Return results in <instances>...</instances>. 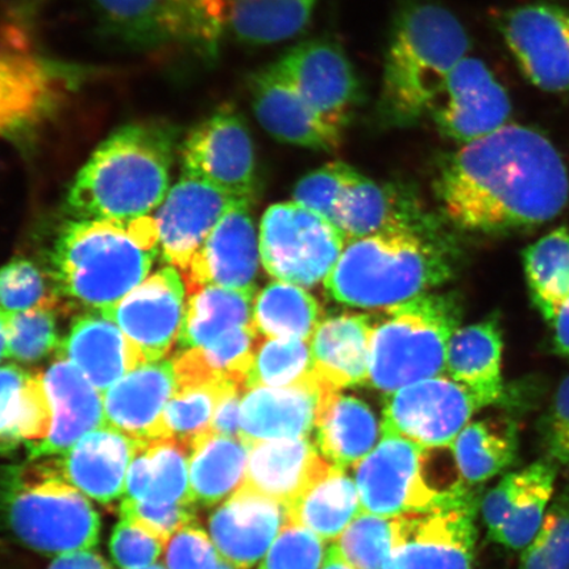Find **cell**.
Returning a JSON list of instances; mask_svg holds the SVG:
<instances>
[{"mask_svg": "<svg viewBox=\"0 0 569 569\" xmlns=\"http://www.w3.org/2000/svg\"><path fill=\"white\" fill-rule=\"evenodd\" d=\"M362 177L345 162L326 163L297 183L293 201L336 224L338 203L348 188Z\"/></svg>", "mask_w": 569, "mask_h": 569, "instance_id": "681fc988", "label": "cell"}, {"mask_svg": "<svg viewBox=\"0 0 569 569\" xmlns=\"http://www.w3.org/2000/svg\"><path fill=\"white\" fill-rule=\"evenodd\" d=\"M246 386L234 381L189 383L176 387L161 418V438H176L193 445L210 431L213 412L222 397Z\"/></svg>", "mask_w": 569, "mask_h": 569, "instance_id": "7bdbcfd3", "label": "cell"}, {"mask_svg": "<svg viewBox=\"0 0 569 569\" xmlns=\"http://www.w3.org/2000/svg\"><path fill=\"white\" fill-rule=\"evenodd\" d=\"M226 30L249 46L293 39L310 23L318 0H224Z\"/></svg>", "mask_w": 569, "mask_h": 569, "instance_id": "f35d334b", "label": "cell"}, {"mask_svg": "<svg viewBox=\"0 0 569 569\" xmlns=\"http://www.w3.org/2000/svg\"><path fill=\"white\" fill-rule=\"evenodd\" d=\"M120 517L144 526L167 543L177 531L196 521L193 503L151 505L124 498L120 505Z\"/></svg>", "mask_w": 569, "mask_h": 569, "instance_id": "11a10c76", "label": "cell"}, {"mask_svg": "<svg viewBox=\"0 0 569 569\" xmlns=\"http://www.w3.org/2000/svg\"><path fill=\"white\" fill-rule=\"evenodd\" d=\"M320 569H355L348 561L343 558V555L338 549L337 545H331L329 549H327L325 555V560L322 568Z\"/></svg>", "mask_w": 569, "mask_h": 569, "instance_id": "91938a15", "label": "cell"}, {"mask_svg": "<svg viewBox=\"0 0 569 569\" xmlns=\"http://www.w3.org/2000/svg\"><path fill=\"white\" fill-rule=\"evenodd\" d=\"M465 27L445 7L415 3L397 17L383 63L376 117L383 127H411L430 116L448 76L466 59Z\"/></svg>", "mask_w": 569, "mask_h": 569, "instance_id": "277c9868", "label": "cell"}, {"mask_svg": "<svg viewBox=\"0 0 569 569\" xmlns=\"http://www.w3.org/2000/svg\"><path fill=\"white\" fill-rule=\"evenodd\" d=\"M312 373L310 341L260 336L247 389L293 386Z\"/></svg>", "mask_w": 569, "mask_h": 569, "instance_id": "ee69618b", "label": "cell"}, {"mask_svg": "<svg viewBox=\"0 0 569 569\" xmlns=\"http://www.w3.org/2000/svg\"><path fill=\"white\" fill-rule=\"evenodd\" d=\"M134 447L137 440L104 423L53 459L71 486L99 503H111L124 496Z\"/></svg>", "mask_w": 569, "mask_h": 569, "instance_id": "83f0119b", "label": "cell"}, {"mask_svg": "<svg viewBox=\"0 0 569 569\" xmlns=\"http://www.w3.org/2000/svg\"><path fill=\"white\" fill-rule=\"evenodd\" d=\"M180 156L182 174L252 201L258 183L254 146L246 120L233 107H219L191 128L181 142Z\"/></svg>", "mask_w": 569, "mask_h": 569, "instance_id": "4fadbf2b", "label": "cell"}, {"mask_svg": "<svg viewBox=\"0 0 569 569\" xmlns=\"http://www.w3.org/2000/svg\"><path fill=\"white\" fill-rule=\"evenodd\" d=\"M174 390L172 360L146 362L106 391L104 423L132 439H159L162 412Z\"/></svg>", "mask_w": 569, "mask_h": 569, "instance_id": "f1b7e54d", "label": "cell"}, {"mask_svg": "<svg viewBox=\"0 0 569 569\" xmlns=\"http://www.w3.org/2000/svg\"><path fill=\"white\" fill-rule=\"evenodd\" d=\"M48 569H111L101 555L94 551H80L60 555Z\"/></svg>", "mask_w": 569, "mask_h": 569, "instance_id": "6f0895ef", "label": "cell"}, {"mask_svg": "<svg viewBox=\"0 0 569 569\" xmlns=\"http://www.w3.org/2000/svg\"><path fill=\"white\" fill-rule=\"evenodd\" d=\"M141 569H167V567H163L161 565H154V566L141 568Z\"/></svg>", "mask_w": 569, "mask_h": 569, "instance_id": "be15d7a7", "label": "cell"}, {"mask_svg": "<svg viewBox=\"0 0 569 569\" xmlns=\"http://www.w3.org/2000/svg\"><path fill=\"white\" fill-rule=\"evenodd\" d=\"M240 202L220 220L198 249L182 279L187 290L208 287L254 289L261 261L260 239L249 212Z\"/></svg>", "mask_w": 569, "mask_h": 569, "instance_id": "7402d4cb", "label": "cell"}, {"mask_svg": "<svg viewBox=\"0 0 569 569\" xmlns=\"http://www.w3.org/2000/svg\"><path fill=\"white\" fill-rule=\"evenodd\" d=\"M325 543L317 533L288 521L270 546L260 569H320Z\"/></svg>", "mask_w": 569, "mask_h": 569, "instance_id": "f907efd6", "label": "cell"}, {"mask_svg": "<svg viewBox=\"0 0 569 569\" xmlns=\"http://www.w3.org/2000/svg\"><path fill=\"white\" fill-rule=\"evenodd\" d=\"M519 569H569V480L557 490L536 537L521 551Z\"/></svg>", "mask_w": 569, "mask_h": 569, "instance_id": "c3c4849f", "label": "cell"}, {"mask_svg": "<svg viewBox=\"0 0 569 569\" xmlns=\"http://www.w3.org/2000/svg\"><path fill=\"white\" fill-rule=\"evenodd\" d=\"M497 27L533 87L547 92L569 91V6H518L502 13Z\"/></svg>", "mask_w": 569, "mask_h": 569, "instance_id": "9a60e30c", "label": "cell"}, {"mask_svg": "<svg viewBox=\"0 0 569 569\" xmlns=\"http://www.w3.org/2000/svg\"><path fill=\"white\" fill-rule=\"evenodd\" d=\"M438 193L461 229L507 233L557 218L568 203L569 177L543 133L507 124L448 156Z\"/></svg>", "mask_w": 569, "mask_h": 569, "instance_id": "6da1fadb", "label": "cell"}, {"mask_svg": "<svg viewBox=\"0 0 569 569\" xmlns=\"http://www.w3.org/2000/svg\"><path fill=\"white\" fill-rule=\"evenodd\" d=\"M240 202L244 199L182 174L154 217L162 259L182 272L220 220Z\"/></svg>", "mask_w": 569, "mask_h": 569, "instance_id": "44dd1931", "label": "cell"}, {"mask_svg": "<svg viewBox=\"0 0 569 569\" xmlns=\"http://www.w3.org/2000/svg\"><path fill=\"white\" fill-rule=\"evenodd\" d=\"M322 317V306L298 284L274 281L256 296L253 325L264 338L310 341Z\"/></svg>", "mask_w": 569, "mask_h": 569, "instance_id": "60d3db41", "label": "cell"}, {"mask_svg": "<svg viewBox=\"0 0 569 569\" xmlns=\"http://www.w3.org/2000/svg\"><path fill=\"white\" fill-rule=\"evenodd\" d=\"M248 446L241 488L287 508L332 466L309 438L260 440Z\"/></svg>", "mask_w": 569, "mask_h": 569, "instance_id": "4316f807", "label": "cell"}, {"mask_svg": "<svg viewBox=\"0 0 569 569\" xmlns=\"http://www.w3.org/2000/svg\"><path fill=\"white\" fill-rule=\"evenodd\" d=\"M259 239L268 274L302 288L325 281L348 241L329 219L296 202L270 206Z\"/></svg>", "mask_w": 569, "mask_h": 569, "instance_id": "9c48e42d", "label": "cell"}, {"mask_svg": "<svg viewBox=\"0 0 569 569\" xmlns=\"http://www.w3.org/2000/svg\"><path fill=\"white\" fill-rule=\"evenodd\" d=\"M83 70L0 42V139H23L60 116Z\"/></svg>", "mask_w": 569, "mask_h": 569, "instance_id": "30bf717a", "label": "cell"}, {"mask_svg": "<svg viewBox=\"0 0 569 569\" xmlns=\"http://www.w3.org/2000/svg\"><path fill=\"white\" fill-rule=\"evenodd\" d=\"M337 388L312 371L305 380L281 388L248 389L240 405V439L309 438Z\"/></svg>", "mask_w": 569, "mask_h": 569, "instance_id": "ffe728a7", "label": "cell"}, {"mask_svg": "<svg viewBox=\"0 0 569 569\" xmlns=\"http://www.w3.org/2000/svg\"><path fill=\"white\" fill-rule=\"evenodd\" d=\"M163 560L167 569H216L222 557L208 533L191 523L168 540Z\"/></svg>", "mask_w": 569, "mask_h": 569, "instance_id": "db71d44e", "label": "cell"}, {"mask_svg": "<svg viewBox=\"0 0 569 569\" xmlns=\"http://www.w3.org/2000/svg\"><path fill=\"white\" fill-rule=\"evenodd\" d=\"M422 211L401 189L379 184L362 176L341 197L336 226L348 241L383 232L422 233Z\"/></svg>", "mask_w": 569, "mask_h": 569, "instance_id": "1f68e13d", "label": "cell"}, {"mask_svg": "<svg viewBox=\"0 0 569 569\" xmlns=\"http://www.w3.org/2000/svg\"><path fill=\"white\" fill-rule=\"evenodd\" d=\"M159 253L154 218L73 220L56 240L52 276L71 306L102 310L139 287Z\"/></svg>", "mask_w": 569, "mask_h": 569, "instance_id": "3957f363", "label": "cell"}, {"mask_svg": "<svg viewBox=\"0 0 569 569\" xmlns=\"http://www.w3.org/2000/svg\"><path fill=\"white\" fill-rule=\"evenodd\" d=\"M167 542L138 522L123 519L113 529L110 550L122 569H141L158 565Z\"/></svg>", "mask_w": 569, "mask_h": 569, "instance_id": "816d5d0a", "label": "cell"}, {"mask_svg": "<svg viewBox=\"0 0 569 569\" xmlns=\"http://www.w3.org/2000/svg\"><path fill=\"white\" fill-rule=\"evenodd\" d=\"M41 379L53 418L49 436L28 445L31 460L61 457L87 433L104 425L101 391L71 362L57 358Z\"/></svg>", "mask_w": 569, "mask_h": 569, "instance_id": "cb8c5ba5", "label": "cell"}, {"mask_svg": "<svg viewBox=\"0 0 569 569\" xmlns=\"http://www.w3.org/2000/svg\"><path fill=\"white\" fill-rule=\"evenodd\" d=\"M52 418L41 373L13 365L0 367V452L41 442L51 431Z\"/></svg>", "mask_w": 569, "mask_h": 569, "instance_id": "836d02e7", "label": "cell"}, {"mask_svg": "<svg viewBox=\"0 0 569 569\" xmlns=\"http://www.w3.org/2000/svg\"><path fill=\"white\" fill-rule=\"evenodd\" d=\"M177 128L159 120L126 124L99 146L68 194L77 220H132L166 201Z\"/></svg>", "mask_w": 569, "mask_h": 569, "instance_id": "7a4b0ae2", "label": "cell"}, {"mask_svg": "<svg viewBox=\"0 0 569 569\" xmlns=\"http://www.w3.org/2000/svg\"><path fill=\"white\" fill-rule=\"evenodd\" d=\"M502 336L496 318L462 327L448 345L446 372L479 398L483 407L503 400Z\"/></svg>", "mask_w": 569, "mask_h": 569, "instance_id": "d6a6232c", "label": "cell"}, {"mask_svg": "<svg viewBox=\"0 0 569 569\" xmlns=\"http://www.w3.org/2000/svg\"><path fill=\"white\" fill-rule=\"evenodd\" d=\"M216 569H246L238 566H234L230 563V561H227L222 558V560L219 561V565Z\"/></svg>", "mask_w": 569, "mask_h": 569, "instance_id": "6125c7cd", "label": "cell"}, {"mask_svg": "<svg viewBox=\"0 0 569 569\" xmlns=\"http://www.w3.org/2000/svg\"><path fill=\"white\" fill-rule=\"evenodd\" d=\"M478 495L461 481L440 507L397 517L386 569H472Z\"/></svg>", "mask_w": 569, "mask_h": 569, "instance_id": "8fae6325", "label": "cell"}, {"mask_svg": "<svg viewBox=\"0 0 569 569\" xmlns=\"http://www.w3.org/2000/svg\"><path fill=\"white\" fill-rule=\"evenodd\" d=\"M0 517L19 542L59 557L94 549L101 536L97 510L53 458L0 469Z\"/></svg>", "mask_w": 569, "mask_h": 569, "instance_id": "8992f818", "label": "cell"}, {"mask_svg": "<svg viewBox=\"0 0 569 569\" xmlns=\"http://www.w3.org/2000/svg\"><path fill=\"white\" fill-rule=\"evenodd\" d=\"M542 458L560 468L569 467V375L561 381L549 410L538 425Z\"/></svg>", "mask_w": 569, "mask_h": 569, "instance_id": "f5cc1de1", "label": "cell"}, {"mask_svg": "<svg viewBox=\"0 0 569 569\" xmlns=\"http://www.w3.org/2000/svg\"><path fill=\"white\" fill-rule=\"evenodd\" d=\"M559 468L540 458L505 475L481 502V515L492 542L522 551L536 537L555 493Z\"/></svg>", "mask_w": 569, "mask_h": 569, "instance_id": "d6986e66", "label": "cell"}, {"mask_svg": "<svg viewBox=\"0 0 569 569\" xmlns=\"http://www.w3.org/2000/svg\"><path fill=\"white\" fill-rule=\"evenodd\" d=\"M104 39L139 52L216 54L226 31L224 0H88Z\"/></svg>", "mask_w": 569, "mask_h": 569, "instance_id": "ba28073f", "label": "cell"}, {"mask_svg": "<svg viewBox=\"0 0 569 569\" xmlns=\"http://www.w3.org/2000/svg\"><path fill=\"white\" fill-rule=\"evenodd\" d=\"M396 539L397 517H380L361 511L336 545L355 569H386Z\"/></svg>", "mask_w": 569, "mask_h": 569, "instance_id": "7dc6e473", "label": "cell"}, {"mask_svg": "<svg viewBox=\"0 0 569 569\" xmlns=\"http://www.w3.org/2000/svg\"><path fill=\"white\" fill-rule=\"evenodd\" d=\"M427 460V448L382 433L381 442L356 465L362 513L395 518L440 507L453 487L440 492L432 486L426 473Z\"/></svg>", "mask_w": 569, "mask_h": 569, "instance_id": "7c38bea8", "label": "cell"}, {"mask_svg": "<svg viewBox=\"0 0 569 569\" xmlns=\"http://www.w3.org/2000/svg\"><path fill=\"white\" fill-rule=\"evenodd\" d=\"M451 448L462 481L479 486L515 465L518 427L508 419L468 423Z\"/></svg>", "mask_w": 569, "mask_h": 569, "instance_id": "ab89813d", "label": "cell"}, {"mask_svg": "<svg viewBox=\"0 0 569 569\" xmlns=\"http://www.w3.org/2000/svg\"><path fill=\"white\" fill-rule=\"evenodd\" d=\"M56 351L57 358L80 369L102 396L127 373L144 365L131 340L98 310L77 316Z\"/></svg>", "mask_w": 569, "mask_h": 569, "instance_id": "484cf974", "label": "cell"}, {"mask_svg": "<svg viewBox=\"0 0 569 569\" xmlns=\"http://www.w3.org/2000/svg\"><path fill=\"white\" fill-rule=\"evenodd\" d=\"M274 67L325 122L345 132L362 92L352 63L337 42L303 41L274 62Z\"/></svg>", "mask_w": 569, "mask_h": 569, "instance_id": "2e32d148", "label": "cell"}, {"mask_svg": "<svg viewBox=\"0 0 569 569\" xmlns=\"http://www.w3.org/2000/svg\"><path fill=\"white\" fill-rule=\"evenodd\" d=\"M453 274L445 248L422 233L395 231L347 241L323 284L333 300L369 310H387L429 293Z\"/></svg>", "mask_w": 569, "mask_h": 569, "instance_id": "5b68a950", "label": "cell"}, {"mask_svg": "<svg viewBox=\"0 0 569 569\" xmlns=\"http://www.w3.org/2000/svg\"><path fill=\"white\" fill-rule=\"evenodd\" d=\"M249 446L240 438L209 432L191 445L190 497L193 503L212 507L243 486Z\"/></svg>", "mask_w": 569, "mask_h": 569, "instance_id": "8d00e7d4", "label": "cell"}, {"mask_svg": "<svg viewBox=\"0 0 569 569\" xmlns=\"http://www.w3.org/2000/svg\"><path fill=\"white\" fill-rule=\"evenodd\" d=\"M383 311L372 336L368 383L390 395L443 376L461 320L457 298L426 293Z\"/></svg>", "mask_w": 569, "mask_h": 569, "instance_id": "52a82bcc", "label": "cell"}, {"mask_svg": "<svg viewBox=\"0 0 569 569\" xmlns=\"http://www.w3.org/2000/svg\"><path fill=\"white\" fill-rule=\"evenodd\" d=\"M247 390L233 389L219 401L210 430L217 436L240 438V405Z\"/></svg>", "mask_w": 569, "mask_h": 569, "instance_id": "9f6ffc18", "label": "cell"}, {"mask_svg": "<svg viewBox=\"0 0 569 569\" xmlns=\"http://www.w3.org/2000/svg\"><path fill=\"white\" fill-rule=\"evenodd\" d=\"M256 119L274 139L287 144L332 152L343 131L325 122L284 80L274 63L256 71L249 81Z\"/></svg>", "mask_w": 569, "mask_h": 569, "instance_id": "603a6c76", "label": "cell"}, {"mask_svg": "<svg viewBox=\"0 0 569 569\" xmlns=\"http://www.w3.org/2000/svg\"><path fill=\"white\" fill-rule=\"evenodd\" d=\"M73 308L62 300L53 280L30 260L17 259L0 268V309L20 312L33 309H59L69 312Z\"/></svg>", "mask_w": 569, "mask_h": 569, "instance_id": "f6af8a7d", "label": "cell"}, {"mask_svg": "<svg viewBox=\"0 0 569 569\" xmlns=\"http://www.w3.org/2000/svg\"><path fill=\"white\" fill-rule=\"evenodd\" d=\"M287 522L284 505L240 487L213 510L209 530L220 557L248 568L266 557Z\"/></svg>", "mask_w": 569, "mask_h": 569, "instance_id": "d4e9b609", "label": "cell"}, {"mask_svg": "<svg viewBox=\"0 0 569 569\" xmlns=\"http://www.w3.org/2000/svg\"><path fill=\"white\" fill-rule=\"evenodd\" d=\"M379 421L367 403L337 391L327 402L316 429L320 453L339 468L356 466L375 450Z\"/></svg>", "mask_w": 569, "mask_h": 569, "instance_id": "d590c367", "label": "cell"}, {"mask_svg": "<svg viewBox=\"0 0 569 569\" xmlns=\"http://www.w3.org/2000/svg\"><path fill=\"white\" fill-rule=\"evenodd\" d=\"M61 315H67V311L33 309L6 312V358L33 365L51 355L61 341L57 326Z\"/></svg>", "mask_w": 569, "mask_h": 569, "instance_id": "bcb514c9", "label": "cell"}, {"mask_svg": "<svg viewBox=\"0 0 569 569\" xmlns=\"http://www.w3.org/2000/svg\"><path fill=\"white\" fill-rule=\"evenodd\" d=\"M523 266L531 300L552 325L569 300V229L560 227L526 248Z\"/></svg>", "mask_w": 569, "mask_h": 569, "instance_id": "b9f144b4", "label": "cell"}, {"mask_svg": "<svg viewBox=\"0 0 569 569\" xmlns=\"http://www.w3.org/2000/svg\"><path fill=\"white\" fill-rule=\"evenodd\" d=\"M552 327L555 350L569 358V300L560 310Z\"/></svg>", "mask_w": 569, "mask_h": 569, "instance_id": "680465c9", "label": "cell"}, {"mask_svg": "<svg viewBox=\"0 0 569 569\" xmlns=\"http://www.w3.org/2000/svg\"><path fill=\"white\" fill-rule=\"evenodd\" d=\"M256 296V288L230 289L216 284L187 290L178 351L201 348L227 331L253 325Z\"/></svg>", "mask_w": 569, "mask_h": 569, "instance_id": "e575fe53", "label": "cell"}, {"mask_svg": "<svg viewBox=\"0 0 569 569\" xmlns=\"http://www.w3.org/2000/svg\"><path fill=\"white\" fill-rule=\"evenodd\" d=\"M507 90L481 60L466 57L448 76L430 116L443 137L468 144L508 124Z\"/></svg>", "mask_w": 569, "mask_h": 569, "instance_id": "ac0fdd59", "label": "cell"}, {"mask_svg": "<svg viewBox=\"0 0 569 569\" xmlns=\"http://www.w3.org/2000/svg\"><path fill=\"white\" fill-rule=\"evenodd\" d=\"M376 319L341 315L322 320L310 339L312 371L338 390L368 383Z\"/></svg>", "mask_w": 569, "mask_h": 569, "instance_id": "f546056e", "label": "cell"}, {"mask_svg": "<svg viewBox=\"0 0 569 569\" xmlns=\"http://www.w3.org/2000/svg\"><path fill=\"white\" fill-rule=\"evenodd\" d=\"M7 331H6V311L0 309V362L6 359Z\"/></svg>", "mask_w": 569, "mask_h": 569, "instance_id": "94428289", "label": "cell"}, {"mask_svg": "<svg viewBox=\"0 0 569 569\" xmlns=\"http://www.w3.org/2000/svg\"><path fill=\"white\" fill-rule=\"evenodd\" d=\"M190 455L191 446L176 438L137 440L128 468L124 500L151 505L193 503Z\"/></svg>", "mask_w": 569, "mask_h": 569, "instance_id": "4dcf8cb0", "label": "cell"}, {"mask_svg": "<svg viewBox=\"0 0 569 569\" xmlns=\"http://www.w3.org/2000/svg\"><path fill=\"white\" fill-rule=\"evenodd\" d=\"M187 308V287L177 268L163 267L147 277L122 300L98 310L112 320L137 347L142 361L167 358L180 336Z\"/></svg>", "mask_w": 569, "mask_h": 569, "instance_id": "e0dca14e", "label": "cell"}, {"mask_svg": "<svg viewBox=\"0 0 569 569\" xmlns=\"http://www.w3.org/2000/svg\"><path fill=\"white\" fill-rule=\"evenodd\" d=\"M482 408L479 398L451 377H432L388 396L381 431L437 450L451 447Z\"/></svg>", "mask_w": 569, "mask_h": 569, "instance_id": "5bb4252c", "label": "cell"}, {"mask_svg": "<svg viewBox=\"0 0 569 569\" xmlns=\"http://www.w3.org/2000/svg\"><path fill=\"white\" fill-rule=\"evenodd\" d=\"M287 510L288 521L303 526L325 542H333L361 513L358 486L343 468L331 466Z\"/></svg>", "mask_w": 569, "mask_h": 569, "instance_id": "74e56055", "label": "cell"}]
</instances>
